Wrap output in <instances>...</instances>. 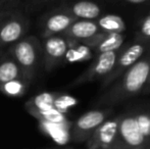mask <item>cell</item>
Segmentation results:
<instances>
[{"mask_svg":"<svg viewBox=\"0 0 150 149\" xmlns=\"http://www.w3.org/2000/svg\"><path fill=\"white\" fill-rule=\"evenodd\" d=\"M150 73V47L144 55L103 91L98 104L104 106L115 105L143 92Z\"/></svg>","mask_w":150,"mask_h":149,"instance_id":"obj_1","label":"cell"},{"mask_svg":"<svg viewBox=\"0 0 150 149\" xmlns=\"http://www.w3.org/2000/svg\"><path fill=\"white\" fill-rule=\"evenodd\" d=\"M8 52L18 64L28 83L36 79L41 64L43 66L42 42L35 36L27 35L8 47Z\"/></svg>","mask_w":150,"mask_h":149,"instance_id":"obj_2","label":"cell"},{"mask_svg":"<svg viewBox=\"0 0 150 149\" xmlns=\"http://www.w3.org/2000/svg\"><path fill=\"white\" fill-rule=\"evenodd\" d=\"M150 47L148 41L144 39H141L140 41L135 42L131 46H129L127 49L122 50L115 61V66L110 71L108 75L101 80L100 90L104 91L106 88H108L111 84H113L115 81L120 79V77L125 72L129 70L132 66H134L147 51V49Z\"/></svg>","mask_w":150,"mask_h":149,"instance_id":"obj_3","label":"cell"},{"mask_svg":"<svg viewBox=\"0 0 150 149\" xmlns=\"http://www.w3.org/2000/svg\"><path fill=\"white\" fill-rule=\"evenodd\" d=\"M30 20L24 12L9 11L0 22V50L28 35Z\"/></svg>","mask_w":150,"mask_h":149,"instance_id":"obj_4","label":"cell"},{"mask_svg":"<svg viewBox=\"0 0 150 149\" xmlns=\"http://www.w3.org/2000/svg\"><path fill=\"white\" fill-rule=\"evenodd\" d=\"M112 109L109 107L103 109H93L82 114L71 129V138L75 143H84L89 140L92 134L108 119Z\"/></svg>","mask_w":150,"mask_h":149,"instance_id":"obj_5","label":"cell"},{"mask_svg":"<svg viewBox=\"0 0 150 149\" xmlns=\"http://www.w3.org/2000/svg\"><path fill=\"white\" fill-rule=\"evenodd\" d=\"M119 139L122 149H150L139 130L132 107L119 114Z\"/></svg>","mask_w":150,"mask_h":149,"instance_id":"obj_6","label":"cell"},{"mask_svg":"<svg viewBox=\"0 0 150 149\" xmlns=\"http://www.w3.org/2000/svg\"><path fill=\"white\" fill-rule=\"evenodd\" d=\"M77 42L64 37L63 35L50 36L42 39L43 68L46 72H51L65 59L69 50Z\"/></svg>","mask_w":150,"mask_h":149,"instance_id":"obj_7","label":"cell"},{"mask_svg":"<svg viewBox=\"0 0 150 149\" xmlns=\"http://www.w3.org/2000/svg\"><path fill=\"white\" fill-rule=\"evenodd\" d=\"M122 50V48L115 50V51L104 52V53L98 54L95 57L93 64L83 74L80 75L77 79L74 80L71 86V87H77V86L92 83V82L98 81V80H100V81L103 80L110 73V71L115 66V61H117Z\"/></svg>","mask_w":150,"mask_h":149,"instance_id":"obj_8","label":"cell"},{"mask_svg":"<svg viewBox=\"0 0 150 149\" xmlns=\"http://www.w3.org/2000/svg\"><path fill=\"white\" fill-rule=\"evenodd\" d=\"M117 128L119 115L107 119L86 142L87 149H122Z\"/></svg>","mask_w":150,"mask_h":149,"instance_id":"obj_9","label":"cell"},{"mask_svg":"<svg viewBox=\"0 0 150 149\" xmlns=\"http://www.w3.org/2000/svg\"><path fill=\"white\" fill-rule=\"evenodd\" d=\"M75 20L76 18L74 16L60 8L50 12L44 20L43 31L41 34L42 39L55 35H62Z\"/></svg>","mask_w":150,"mask_h":149,"instance_id":"obj_10","label":"cell"},{"mask_svg":"<svg viewBox=\"0 0 150 149\" xmlns=\"http://www.w3.org/2000/svg\"><path fill=\"white\" fill-rule=\"evenodd\" d=\"M100 33L102 32L95 20H76L62 35L75 42L84 44Z\"/></svg>","mask_w":150,"mask_h":149,"instance_id":"obj_11","label":"cell"},{"mask_svg":"<svg viewBox=\"0 0 150 149\" xmlns=\"http://www.w3.org/2000/svg\"><path fill=\"white\" fill-rule=\"evenodd\" d=\"M59 8L74 16L76 20H95L100 16L101 13L99 5L88 0H80L71 3L62 4Z\"/></svg>","mask_w":150,"mask_h":149,"instance_id":"obj_12","label":"cell"},{"mask_svg":"<svg viewBox=\"0 0 150 149\" xmlns=\"http://www.w3.org/2000/svg\"><path fill=\"white\" fill-rule=\"evenodd\" d=\"M124 41L125 37L122 34H117V33L104 34V33H100L93 39L84 43V45L88 46L92 51H94L98 55V54L104 53V52L115 51V50L120 49Z\"/></svg>","mask_w":150,"mask_h":149,"instance_id":"obj_13","label":"cell"},{"mask_svg":"<svg viewBox=\"0 0 150 149\" xmlns=\"http://www.w3.org/2000/svg\"><path fill=\"white\" fill-rule=\"evenodd\" d=\"M25 79L22 70L8 51L0 53V86L8 81Z\"/></svg>","mask_w":150,"mask_h":149,"instance_id":"obj_14","label":"cell"},{"mask_svg":"<svg viewBox=\"0 0 150 149\" xmlns=\"http://www.w3.org/2000/svg\"><path fill=\"white\" fill-rule=\"evenodd\" d=\"M132 110L134 112L141 134L150 145V105L140 104L133 106Z\"/></svg>","mask_w":150,"mask_h":149,"instance_id":"obj_15","label":"cell"},{"mask_svg":"<svg viewBox=\"0 0 150 149\" xmlns=\"http://www.w3.org/2000/svg\"><path fill=\"white\" fill-rule=\"evenodd\" d=\"M96 23L100 31L104 34H122V32L126 31V24L122 18L117 14H105L99 18Z\"/></svg>","mask_w":150,"mask_h":149,"instance_id":"obj_16","label":"cell"},{"mask_svg":"<svg viewBox=\"0 0 150 149\" xmlns=\"http://www.w3.org/2000/svg\"><path fill=\"white\" fill-rule=\"evenodd\" d=\"M57 93L54 92H44L32 97L25 104L27 112H30L33 110H46L53 107V102Z\"/></svg>","mask_w":150,"mask_h":149,"instance_id":"obj_17","label":"cell"},{"mask_svg":"<svg viewBox=\"0 0 150 149\" xmlns=\"http://www.w3.org/2000/svg\"><path fill=\"white\" fill-rule=\"evenodd\" d=\"M50 0H0V10L2 11H21L33 9Z\"/></svg>","mask_w":150,"mask_h":149,"instance_id":"obj_18","label":"cell"},{"mask_svg":"<svg viewBox=\"0 0 150 149\" xmlns=\"http://www.w3.org/2000/svg\"><path fill=\"white\" fill-rule=\"evenodd\" d=\"M30 83L25 79H16L8 81L0 86V92L8 97L20 98L28 92Z\"/></svg>","mask_w":150,"mask_h":149,"instance_id":"obj_19","label":"cell"},{"mask_svg":"<svg viewBox=\"0 0 150 149\" xmlns=\"http://www.w3.org/2000/svg\"><path fill=\"white\" fill-rule=\"evenodd\" d=\"M37 119L40 123L43 124H52V125H67V119L64 113L56 110L55 108H50L46 110H33L29 112Z\"/></svg>","mask_w":150,"mask_h":149,"instance_id":"obj_20","label":"cell"},{"mask_svg":"<svg viewBox=\"0 0 150 149\" xmlns=\"http://www.w3.org/2000/svg\"><path fill=\"white\" fill-rule=\"evenodd\" d=\"M92 55V50L88 46L83 44V45L77 46V47L73 46L69 50L65 58H67L69 61H83V60L90 59Z\"/></svg>","mask_w":150,"mask_h":149,"instance_id":"obj_21","label":"cell"},{"mask_svg":"<svg viewBox=\"0 0 150 149\" xmlns=\"http://www.w3.org/2000/svg\"><path fill=\"white\" fill-rule=\"evenodd\" d=\"M77 99L73 96L67 95V94L57 93L53 102V107L61 113H65L71 107L77 104Z\"/></svg>","mask_w":150,"mask_h":149,"instance_id":"obj_22","label":"cell"},{"mask_svg":"<svg viewBox=\"0 0 150 149\" xmlns=\"http://www.w3.org/2000/svg\"><path fill=\"white\" fill-rule=\"evenodd\" d=\"M141 35L146 41L150 40V16H147L141 25Z\"/></svg>","mask_w":150,"mask_h":149,"instance_id":"obj_23","label":"cell"},{"mask_svg":"<svg viewBox=\"0 0 150 149\" xmlns=\"http://www.w3.org/2000/svg\"><path fill=\"white\" fill-rule=\"evenodd\" d=\"M143 93H146V94L150 93V73H149V76H148V79H147L146 85H145L144 90H143Z\"/></svg>","mask_w":150,"mask_h":149,"instance_id":"obj_24","label":"cell"},{"mask_svg":"<svg viewBox=\"0 0 150 149\" xmlns=\"http://www.w3.org/2000/svg\"><path fill=\"white\" fill-rule=\"evenodd\" d=\"M126 1L130 2V3H133V4H140V3H143V2L148 1V0H126Z\"/></svg>","mask_w":150,"mask_h":149,"instance_id":"obj_25","label":"cell"},{"mask_svg":"<svg viewBox=\"0 0 150 149\" xmlns=\"http://www.w3.org/2000/svg\"><path fill=\"white\" fill-rule=\"evenodd\" d=\"M8 12L9 11H2V10H0V20H2V18H3L4 16L8 13Z\"/></svg>","mask_w":150,"mask_h":149,"instance_id":"obj_26","label":"cell"},{"mask_svg":"<svg viewBox=\"0 0 150 149\" xmlns=\"http://www.w3.org/2000/svg\"><path fill=\"white\" fill-rule=\"evenodd\" d=\"M46 149H57V148H46Z\"/></svg>","mask_w":150,"mask_h":149,"instance_id":"obj_27","label":"cell"},{"mask_svg":"<svg viewBox=\"0 0 150 149\" xmlns=\"http://www.w3.org/2000/svg\"><path fill=\"white\" fill-rule=\"evenodd\" d=\"M1 52H2V51H1V50H0V53H1Z\"/></svg>","mask_w":150,"mask_h":149,"instance_id":"obj_28","label":"cell"},{"mask_svg":"<svg viewBox=\"0 0 150 149\" xmlns=\"http://www.w3.org/2000/svg\"><path fill=\"white\" fill-rule=\"evenodd\" d=\"M0 22H1V20H0ZM1 51H2V50H1Z\"/></svg>","mask_w":150,"mask_h":149,"instance_id":"obj_29","label":"cell"},{"mask_svg":"<svg viewBox=\"0 0 150 149\" xmlns=\"http://www.w3.org/2000/svg\"></svg>","mask_w":150,"mask_h":149,"instance_id":"obj_30","label":"cell"}]
</instances>
